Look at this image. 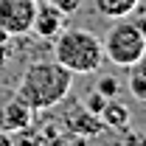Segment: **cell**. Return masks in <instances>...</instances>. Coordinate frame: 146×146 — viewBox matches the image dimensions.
Here are the masks:
<instances>
[{"label": "cell", "mask_w": 146, "mask_h": 146, "mask_svg": "<svg viewBox=\"0 0 146 146\" xmlns=\"http://www.w3.org/2000/svg\"><path fill=\"white\" fill-rule=\"evenodd\" d=\"M70 84H73V73L68 68H62L56 59L54 62H34L23 70L14 96L20 101H25L34 112H45L65 101V96L70 93Z\"/></svg>", "instance_id": "cell-1"}, {"label": "cell", "mask_w": 146, "mask_h": 146, "mask_svg": "<svg viewBox=\"0 0 146 146\" xmlns=\"http://www.w3.org/2000/svg\"><path fill=\"white\" fill-rule=\"evenodd\" d=\"M54 56L62 68L76 76V73H96L101 65H104V45L101 39L93 34V31H84V28H62L59 34L54 36Z\"/></svg>", "instance_id": "cell-2"}, {"label": "cell", "mask_w": 146, "mask_h": 146, "mask_svg": "<svg viewBox=\"0 0 146 146\" xmlns=\"http://www.w3.org/2000/svg\"><path fill=\"white\" fill-rule=\"evenodd\" d=\"M101 45H104V56L118 68H129L141 56H146V36L141 31V25L132 23L129 17L115 20L110 25L107 36L101 39Z\"/></svg>", "instance_id": "cell-3"}, {"label": "cell", "mask_w": 146, "mask_h": 146, "mask_svg": "<svg viewBox=\"0 0 146 146\" xmlns=\"http://www.w3.org/2000/svg\"><path fill=\"white\" fill-rule=\"evenodd\" d=\"M36 0H0V31L9 36L31 34Z\"/></svg>", "instance_id": "cell-4"}, {"label": "cell", "mask_w": 146, "mask_h": 146, "mask_svg": "<svg viewBox=\"0 0 146 146\" xmlns=\"http://www.w3.org/2000/svg\"><path fill=\"white\" fill-rule=\"evenodd\" d=\"M65 11H59L51 0H36V14H34V25L31 31L45 39H54L62 28H65Z\"/></svg>", "instance_id": "cell-5"}, {"label": "cell", "mask_w": 146, "mask_h": 146, "mask_svg": "<svg viewBox=\"0 0 146 146\" xmlns=\"http://www.w3.org/2000/svg\"><path fill=\"white\" fill-rule=\"evenodd\" d=\"M31 121H34V110L28 107L25 101H20L17 96L9 98V101L0 107V129H6V132H11V135L28 129Z\"/></svg>", "instance_id": "cell-6"}, {"label": "cell", "mask_w": 146, "mask_h": 146, "mask_svg": "<svg viewBox=\"0 0 146 146\" xmlns=\"http://www.w3.org/2000/svg\"><path fill=\"white\" fill-rule=\"evenodd\" d=\"M98 118H101V124H104L107 129H112V132L127 129V124H129V107L121 104L118 98H110L107 104H104V110L98 112Z\"/></svg>", "instance_id": "cell-7"}, {"label": "cell", "mask_w": 146, "mask_h": 146, "mask_svg": "<svg viewBox=\"0 0 146 146\" xmlns=\"http://www.w3.org/2000/svg\"><path fill=\"white\" fill-rule=\"evenodd\" d=\"M127 87H129L135 101L146 104V56H141L135 65L127 68Z\"/></svg>", "instance_id": "cell-8"}, {"label": "cell", "mask_w": 146, "mask_h": 146, "mask_svg": "<svg viewBox=\"0 0 146 146\" xmlns=\"http://www.w3.org/2000/svg\"><path fill=\"white\" fill-rule=\"evenodd\" d=\"M96 3V11L104 14L107 20H121V17H129L141 0H93Z\"/></svg>", "instance_id": "cell-9"}, {"label": "cell", "mask_w": 146, "mask_h": 146, "mask_svg": "<svg viewBox=\"0 0 146 146\" xmlns=\"http://www.w3.org/2000/svg\"><path fill=\"white\" fill-rule=\"evenodd\" d=\"M96 90L101 93L104 98H115V96L121 93V82H118L115 76H101L98 84H96Z\"/></svg>", "instance_id": "cell-10"}, {"label": "cell", "mask_w": 146, "mask_h": 146, "mask_svg": "<svg viewBox=\"0 0 146 146\" xmlns=\"http://www.w3.org/2000/svg\"><path fill=\"white\" fill-rule=\"evenodd\" d=\"M107 101H110V98H104V96H101V93H98V90H93L90 96L84 98V107L90 110V112H96V115H98V112L104 110V104H107Z\"/></svg>", "instance_id": "cell-11"}, {"label": "cell", "mask_w": 146, "mask_h": 146, "mask_svg": "<svg viewBox=\"0 0 146 146\" xmlns=\"http://www.w3.org/2000/svg\"><path fill=\"white\" fill-rule=\"evenodd\" d=\"M59 11H65V14H76L82 6H84V0H51Z\"/></svg>", "instance_id": "cell-12"}, {"label": "cell", "mask_w": 146, "mask_h": 146, "mask_svg": "<svg viewBox=\"0 0 146 146\" xmlns=\"http://www.w3.org/2000/svg\"><path fill=\"white\" fill-rule=\"evenodd\" d=\"M121 132V129H118ZM96 141H93L90 146H127L124 143V135H107V138H98V135H93Z\"/></svg>", "instance_id": "cell-13"}, {"label": "cell", "mask_w": 146, "mask_h": 146, "mask_svg": "<svg viewBox=\"0 0 146 146\" xmlns=\"http://www.w3.org/2000/svg\"><path fill=\"white\" fill-rule=\"evenodd\" d=\"M0 146H17V143H14V138H11V132L0 129Z\"/></svg>", "instance_id": "cell-14"}, {"label": "cell", "mask_w": 146, "mask_h": 146, "mask_svg": "<svg viewBox=\"0 0 146 146\" xmlns=\"http://www.w3.org/2000/svg\"><path fill=\"white\" fill-rule=\"evenodd\" d=\"M138 25H141V31H143V36H146V17L141 20V23H138Z\"/></svg>", "instance_id": "cell-15"}]
</instances>
